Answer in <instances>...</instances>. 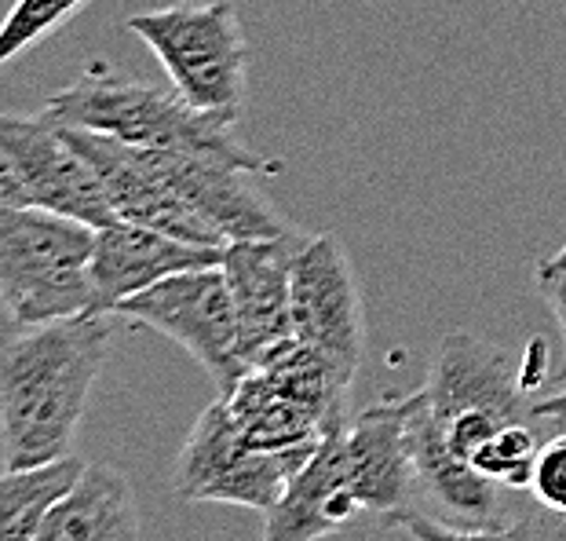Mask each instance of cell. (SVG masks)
I'll use <instances>...</instances> for the list:
<instances>
[{
    "label": "cell",
    "mask_w": 566,
    "mask_h": 541,
    "mask_svg": "<svg viewBox=\"0 0 566 541\" xmlns=\"http://www.w3.org/2000/svg\"><path fill=\"white\" fill-rule=\"evenodd\" d=\"M520 523H523V531H526L530 541H566V520L541 512L534 501H530L526 509L520 512Z\"/></svg>",
    "instance_id": "cell-23"
},
{
    "label": "cell",
    "mask_w": 566,
    "mask_h": 541,
    "mask_svg": "<svg viewBox=\"0 0 566 541\" xmlns=\"http://www.w3.org/2000/svg\"><path fill=\"white\" fill-rule=\"evenodd\" d=\"M391 523L413 541H530L520 520L509 527H472V523H442L436 516L406 509Z\"/></svg>",
    "instance_id": "cell-20"
},
{
    "label": "cell",
    "mask_w": 566,
    "mask_h": 541,
    "mask_svg": "<svg viewBox=\"0 0 566 541\" xmlns=\"http://www.w3.org/2000/svg\"><path fill=\"white\" fill-rule=\"evenodd\" d=\"M95 227L41 206H0V308L11 326L92 315Z\"/></svg>",
    "instance_id": "cell-3"
},
{
    "label": "cell",
    "mask_w": 566,
    "mask_h": 541,
    "mask_svg": "<svg viewBox=\"0 0 566 541\" xmlns=\"http://www.w3.org/2000/svg\"><path fill=\"white\" fill-rule=\"evenodd\" d=\"M114 315H74L0 333V465L70 458L106 355Z\"/></svg>",
    "instance_id": "cell-1"
},
{
    "label": "cell",
    "mask_w": 566,
    "mask_h": 541,
    "mask_svg": "<svg viewBox=\"0 0 566 541\" xmlns=\"http://www.w3.org/2000/svg\"><path fill=\"white\" fill-rule=\"evenodd\" d=\"M0 150L19 173L30 206L63 212L95 231L117 220L103 179L52 114H0Z\"/></svg>",
    "instance_id": "cell-8"
},
{
    "label": "cell",
    "mask_w": 566,
    "mask_h": 541,
    "mask_svg": "<svg viewBox=\"0 0 566 541\" xmlns=\"http://www.w3.org/2000/svg\"><path fill=\"white\" fill-rule=\"evenodd\" d=\"M63 128L70 143L88 158L95 176L103 179V190L111 198L117 220L150 227V231H165L195 246H212V249L227 246L223 235L168 184V176L161 173V165L154 162V154L147 147H132V143L99 136V132L88 128H70V125Z\"/></svg>",
    "instance_id": "cell-9"
},
{
    "label": "cell",
    "mask_w": 566,
    "mask_h": 541,
    "mask_svg": "<svg viewBox=\"0 0 566 541\" xmlns=\"http://www.w3.org/2000/svg\"><path fill=\"white\" fill-rule=\"evenodd\" d=\"M88 461L59 458L33 468H4L0 472V541H33L44 512L74 487Z\"/></svg>",
    "instance_id": "cell-17"
},
{
    "label": "cell",
    "mask_w": 566,
    "mask_h": 541,
    "mask_svg": "<svg viewBox=\"0 0 566 541\" xmlns=\"http://www.w3.org/2000/svg\"><path fill=\"white\" fill-rule=\"evenodd\" d=\"M128 30L158 55L179 100L223 128L249 103V41L231 4H172L128 19Z\"/></svg>",
    "instance_id": "cell-4"
},
{
    "label": "cell",
    "mask_w": 566,
    "mask_h": 541,
    "mask_svg": "<svg viewBox=\"0 0 566 541\" xmlns=\"http://www.w3.org/2000/svg\"><path fill=\"white\" fill-rule=\"evenodd\" d=\"M548 392H556V374L541 336L523 347V355H515L483 336L450 333L442 336L420 399L436 420L479 414L509 425V420H545L537 414V403Z\"/></svg>",
    "instance_id": "cell-5"
},
{
    "label": "cell",
    "mask_w": 566,
    "mask_h": 541,
    "mask_svg": "<svg viewBox=\"0 0 566 541\" xmlns=\"http://www.w3.org/2000/svg\"><path fill=\"white\" fill-rule=\"evenodd\" d=\"M223 403L238 431L260 450H315L325 436V425L315 414L289 399L256 370H245L242 381L223 395Z\"/></svg>",
    "instance_id": "cell-16"
},
{
    "label": "cell",
    "mask_w": 566,
    "mask_h": 541,
    "mask_svg": "<svg viewBox=\"0 0 566 541\" xmlns=\"http://www.w3.org/2000/svg\"><path fill=\"white\" fill-rule=\"evenodd\" d=\"M223 249L195 246L150 227L114 220L95 231L92 249V315H111L122 300L158 285L168 274L212 268Z\"/></svg>",
    "instance_id": "cell-13"
},
{
    "label": "cell",
    "mask_w": 566,
    "mask_h": 541,
    "mask_svg": "<svg viewBox=\"0 0 566 541\" xmlns=\"http://www.w3.org/2000/svg\"><path fill=\"white\" fill-rule=\"evenodd\" d=\"M358 516H369V509L347 458L344 425H336L293 472L282 498L263 512L260 541H318L344 531Z\"/></svg>",
    "instance_id": "cell-12"
},
{
    "label": "cell",
    "mask_w": 566,
    "mask_h": 541,
    "mask_svg": "<svg viewBox=\"0 0 566 541\" xmlns=\"http://www.w3.org/2000/svg\"><path fill=\"white\" fill-rule=\"evenodd\" d=\"M537 414L545 420H556V425H566V384H559L556 392H548L545 399L537 403Z\"/></svg>",
    "instance_id": "cell-25"
},
{
    "label": "cell",
    "mask_w": 566,
    "mask_h": 541,
    "mask_svg": "<svg viewBox=\"0 0 566 541\" xmlns=\"http://www.w3.org/2000/svg\"><path fill=\"white\" fill-rule=\"evenodd\" d=\"M559 428L566 425H556V420H512V425H501L483 447L472 454V468L479 476L493 479L497 487L512 490V495L530 490L537 454L552 431H559Z\"/></svg>",
    "instance_id": "cell-18"
},
{
    "label": "cell",
    "mask_w": 566,
    "mask_h": 541,
    "mask_svg": "<svg viewBox=\"0 0 566 541\" xmlns=\"http://www.w3.org/2000/svg\"><path fill=\"white\" fill-rule=\"evenodd\" d=\"M293 333L347 366L366 358V304L352 252L336 235H307L293 260Z\"/></svg>",
    "instance_id": "cell-10"
},
{
    "label": "cell",
    "mask_w": 566,
    "mask_h": 541,
    "mask_svg": "<svg viewBox=\"0 0 566 541\" xmlns=\"http://www.w3.org/2000/svg\"><path fill=\"white\" fill-rule=\"evenodd\" d=\"M8 326H11V319H8V315H4V308H0V333H4V330H8Z\"/></svg>",
    "instance_id": "cell-27"
},
{
    "label": "cell",
    "mask_w": 566,
    "mask_h": 541,
    "mask_svg": "<svg viewBox=\"0 0 566 541\" xmlns=\"http://www.w3.org/2000/svg\"><path fill=\"white\" fill-rule=\"evenodd\" d=\"M0 206H30L27 187H22L19 173L4 158V150H0Z\"/></svg>",
    "instance_id": "cell-24"
},
{
    "label": "cell",
    "mask_w": 566,
    "mask_h": 541,
    "mask_svg": "<svg viewBox=\"0 0 566 541\" xmlns=\"http://www.w3.org/2000/svg\"><path fill=\"white\" fill-rule=\"evenodd\" d=\"M44 114H52L59 125L99 132V136L132 143V147L216 154V158H231L252 168L256 176L282 173V162L242 147L231 136V128L198 114L176 92H161L158 84L125 77L106 63H92L77 81L48 95Z\"/></svg>",
    "instance_id": "cell-2"
},
{
    "label": "cell",
    "mask_w": 566,
    "mask_h": 541,
    "mask_svg": "<svg viewBox=\"0 0 566 541\" xmlns=\"http://www.w3.org/2000/svg\"><path fill=\"white\" fill-rule=\"evenodd\" d=\"M33 541H143L128 476L114 465H84L74 487L44 512Z\"/></svg>",
    "instance_id": "cell-15"
},
{
    "label": "cell",
    "mask_w": 566,
    "mask_h": 541,
    "mask_svg": "<svg viewBox=\"0 0 566 541\" xmlns=\"http://www.w3.org/2000/svg\"><path fill=\"white\" fill-rule=\"evenodd\" d=\"M307 235L296 231L282 238H238L223 246V279L234 300L238 341L245 366L268 355L293 333V260L304 249Z\"/></svg>",
    "instance_id": "cell-11"
},
{
    "label": "cell",
    "mask_w": 566,
    "mask_h": 541,
    "mask_svg": "<svg viewBox=\"0 0 566 541\" xmlns=\"http://www.w3.org/2000/svg\"><path fill=\"white\" fill-rule=\"evenodd\" d=\"M111 315L176 341L216 381L220 395L231 392L249 370L238 341L234 300L220 263L168 274L150 290L122 300Z\"/></svg>",
    "instance_id": "cell-6"
},
{
    "label": "cell",
    "mask_w": 566,
    "mask_h": 541,
    "mask_svg": "<svg viewBox=\"0 0 566 541\" xmlns=\"http://www.w3.org/2000/svg\"><path fill=\"white\" fill-rule=\"evenodd\" d=\"M406 443H409V458L417 468V483L420 495H428L431 501H439L457 523H472V527H509L520 520V504H512V490L497 487L493 479L479 476L472 461L457 458L446 447L442 431L431 420L420 392L406 395Z\"/></svg>",
    "instance_id": "cell-14"
},
{
    "label": "cell",
    "mask_w": 566,
    "mask_h": 541,
    "mask_svg": "<svg viewBox=\"0 0 566 541\" xmlns=\"http://www.w3.org/2000/svg\"><path fill=\"white\" fill-rule=\"evenodd\" d=\"M88 0H15L0 22V70L27 52V48L48 41L59 27H66Z\"/></svg>",
    "instance_id": "cell-19"
},
{
    "label": "cell",
    "mask_w": 566,
    "mask_h": 541,
    "mask_svg": "<svg viewBox=\"0 0 566 541\" xmlns=\"http://www.w3.org/2000/svg\"><path fill=\"white\" fill-rule=\"evenodd\" d=\"M311 450H260L238 431L223 395L209 403L195 420L190 436L176 458L172 487L184 501L242 504L268 512L282 498L289 479Z\"/></svg>",
    "instance_id": "cell-7"
},
{
    "label": "cell",
    "mask_w": 566,
    "mask_h": 541,
    "mask_svg": "<svg viewBox=\"0 0 566 541\" xmlns=\"http://www.w3.org/2000/svg\"><path fill=\"white\" fill-rule=\"evenodd\" d=\"M541 296H545V304L552 308V315L559 322V333H563V344H566V271L559 274H534ZM566 384V355H563V366L556 370V388Z\"/></svg>",
    "instance_id": "cell-22"
},
{
    "label": "cell",
    "mask_w": 566,
    "mask_h": 541,
    "mask_svg": "<svg viewBox=\"0 0 566 541\" xmlns=\"http://www.w3.org/2000/svg\"><path fill=\"white\" fill-rule=\"evenodd\" d=\"M559 271H566V242L559 246V252H552L548 260L537 263V274H559Z\"/></svg>",
    "instance_id": "cell-26"
},
{
    "label": "cell",
    "mask_w": 566,
    "mask_h": 541,
    "mask_svg": "<svg viewBox=\"0 0 566 541\" xmlns=\"http://www.w3.org/2000/svg\"><path fill=\"white\" fill-rule=\"evenodd\" d=\"M530 498L541 512L566 520V428L552 431L537 454L534 479H530Z\"/></svg>",
    "instance_id": "cell-21"
},
{
    "label": "cell",
    "mask_w": 566,
    "mask_h": 541,
    "mask_svg": "<svg viewBox=\"0 0 566 541\" xmlns=\"http://www.w3.org/2000/svg\"><path fill=\"white\" fill-rule=\"evenodd\" d=\"M168 4H195V0H168Z\"/></svg>",
    "instance_id": "cell-28"
}]
</instances>
